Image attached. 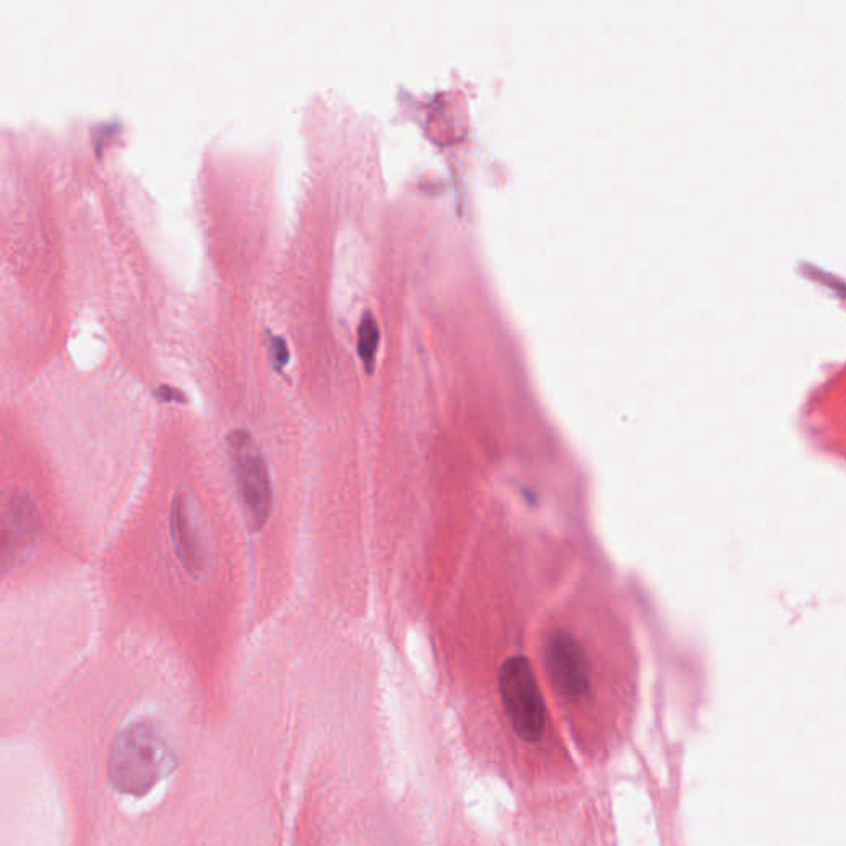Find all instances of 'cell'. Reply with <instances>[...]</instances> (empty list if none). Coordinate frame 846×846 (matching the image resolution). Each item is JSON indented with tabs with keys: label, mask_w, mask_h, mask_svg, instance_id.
I'll return each instance as SVG.
<instances>
[{
	"label": "cell",
	"mask_w": 846,
	"mask_h": 846,
	"mask_svg": "<svg viewBox=\"0 0 846 846\" xmlns=\"http://www.w3.org/2000/svg\"><path fill=\"white\" fill-rule=\"evenodd\" d=\"M409 777L427 817L430 846H538L501 805L498 825L483 822L471 807L468 780L445 719L417 716L405 734Z\"/></svg>",
	"instance_id": "1"
},
{
	"label": "cell",
	"mask_w": 846,
	"mask_h": 846,
	"mask_svg": "<svg viewBox=\"0 0 846 846\" xmlns=\"http://www.w3.org/2000/svg\"><path fill=\"white\" fill-rule=\"evenodd\" d=\"M176 766V752L166 734L151 721H139L116 737L108 757V779L121 794L141 797Z\"/></svg>",
	"instance_id": "2"
},
{
	"label": "cell",
	"mask_w": 846,
	"mask_h": 846,
	"mask_svg": "<svg viewBox=\"0 0 846 846\" xmlns=\"http://www.w3.org/2000/svg\"><path fill=\"white\" fill-rule=\"evenodd\" d=\"M800 425L817 452L846 463V362L810 390Z\"/></svg>",
	"instance_id": "3"
},
{
	"label": "cell",
	"mask_w": 846,
	"mask_h": 846,
	"mask_svg": "<svg viewBox=\"0 0 846 846\" xmlns=\"http://www.w3.org/2000/svg\"><path fill=\"white\" fill-rule=\"evenodd\" d=\"M227 447L248 524L253 531H260L273 511V485L267 460L247 430H233L227 437Z\"/></svg>",
	"instance_id": "4"
},
{
	"label": "cell",
	"mask_w": 846,
	"mask_h": 846,
	"mask_svg": "<svg viewBox=\"0 0 846 846\" xmlns=\"http://www.w3.org/2000/svg\"><path fill=\"white\" fill-rule=\"evenodd\" d=\"M615 779L592 780L566 846H622Z\"/></svg>",
	"instance_id": "5"
},
{
	"label": "cell",
	"mask_w": 846,
	"mask_h": 846,
	"mask_svg": "<svg viewBox=\"0 0 846 846\" xmlns=\"http://www.w3.org/2000/svg\"><path fill=\"white\" fill-rule=\"evenodd\" d=\"M171 538L184 569L191 576H204L209 569V547L189 491H177L172 498Z\"/></svg>",
	"instance_id": "6"
},
{
	"label": "cell",
	"mask_w": 846,
	"mask_h": 846,
	"mask_svg": "<svg viewBox=\"0 0 846 846\" xmlns=\"http://www.w3.org/2000/svg\"><path fill=\"white\" fill-rule=\"evenodd\" d=\"M637 780L645 790L648 802L652 805L653 818H655L656 832L660 838L661 846H680L676 838L675 812H673V800H671L670 787L661 782L660 777L650 766V762L643 756L642 749L633 754Z\"/></svg>",
	"instance_id": "7"
},
{
	"label": "cell",
	"mask_w": 846,
	"mask_h": 846,
	"mask_svg": "<svg viewBox=\"0 0 846 846\" xmlns=\"http://www.w3.org/2000/svg\"><path fill=\"white\" fill-rule=\"evenodd\" d=\"M379 338H381V333H379L376 318L371 313L364 314L361 323H359V329H357V351H359V356H361L362 362L369 372L374 367Z\"/></svg>",
	"instance_id": "8"
},
{
	"label": "cell",
	"mask_w": 846,
	"mask_h": 846,
	"mask_svg": "<svg viewBox=\"0 0 846 846\" xmlns=\"http://www.w3.org/2000/svg\"><path fill=\"white\" fill-rule=\"evenodd\" d=\"M268 351H270V359L273 362V367L276 371H283L288 362H290V349L286 344L285 339L280 336H268Z\"/></svg>",
	"instance_id": "9"
},
{
	"label": "cell",
	"mask_w": 846,
	"mask_h": 846,
	"mask_svg": "<svg viewBox=\"0 0 846 846\" xmlns=\"http://www.w3.org/2000/svg\"><path fill=\"white\" fill-rule=\"evenodd\" d=\"M154 397L157 400H161L164 404H186L187 397L184 395L182 390L176 389V387H171V385H161V387H157L154 390Z\"/></svg>",
	"instance_id": "10"
}]
</instances>
